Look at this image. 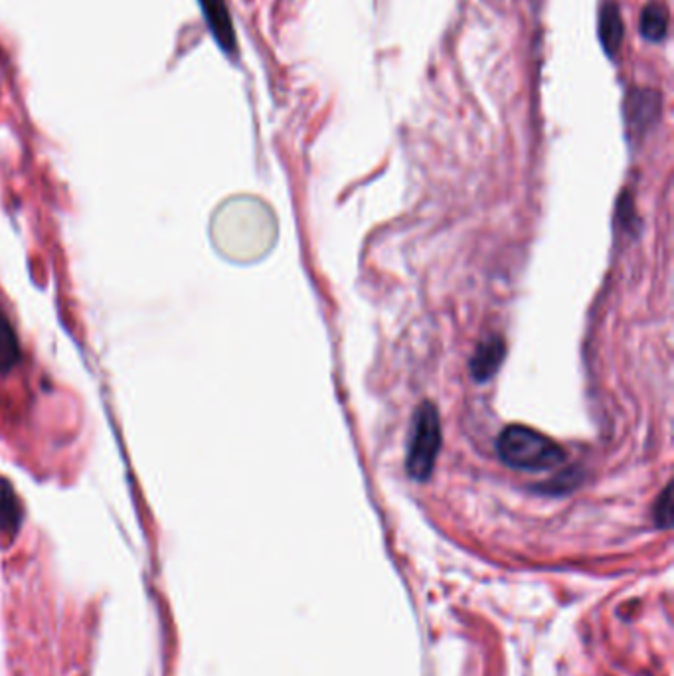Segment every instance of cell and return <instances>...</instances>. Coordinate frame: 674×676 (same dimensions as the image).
I'll return each instance as SVG.
<instances>
[{"label": "cell", "instance_id": "6da1fadb", "mask_svg": "<svg viewBox=\"0 0 674 676\" xmlns=\"http://www.w3.org/2000/svg\"><path fill=\"white\" fill-rule=\"evenodd\" d=\"M503 463L520 471H548L566 459V451L552 437L528 425H508L497 439Z\"/></svg>", "mask_w": 674, "mask_h": 676}, {"label": "cell", "instance_id": "7a4b0ae2", "mask_svg": "<svg viewBox=\"0 0 674 676\" xmlns=\"http://www.w3.org/2000/svg\"><path fill=\"white\" fill-rule=\"evenodd\" d=\"M439 449H441L439 414L431 402H423L414 416L406 459L408 473L416 481H425L433 473Z\"/></svg>", "mask_w": 674, "mask_h": 676}, {"label": "cell", "instance_id": "3957f363", "mask_svg": "<svg viewBox=\"0 0 674 676\" xmlns=\"http://www.w3.org/2000/svg\"><path fill=\"white\" fill-rule=\"evenodd\" d=\"M505 340L501 337H487L477 346L471 358V374L475 380H491L505 360Z\"/></svg>", "mask_w": 674, "mask_h": 676}, {"label": "cell", "instance_id": "277c9868", "mask_svg": "<svg viewBox=\"0 0 674 676\" xmlns=\"http://www.w3.org/2000/svg\"><path fill=\"white\" fill-rule=\"evenodd\" d=\"M200 6L204 10L206 22L210 26V32L226 52L236 50V36H234V26L226 8L224 0H200Z\"/></svg>", "mask_w": 674, "mask_h": 676}, {"label": "cell", "instance_id": "5b68a950", "mask_svg": "<svg viewBox=\"0 0 674 676\" xmlns=\"http://www.w3.org/2000/svg\"><path fill=\"white\" fill-rule=\"evenodd\" d=\"M661 113V93L643 89V91H633L627 101V115H629V125L645 129L651 125L657 115Z\"/></svg>", "mask_w": 674, "mask_h": 676}, {"label": "cell", "instance_id": "8992f818", "mask_svg": "<svg viewBox=\"0 0 674 676\" xmlns=\"http://www.w3.org/2000/svg\"><path fill=\"white\" fill-rule=\"evenodd\" d=\"M623 20L615 2H607L599 12V40L607 56H615L623 44Z\"/></svg>", "mask_w": 674, "mask_h": 676}, {"label": "cell", "instance_id": "52a82bcc", "mask_svg": "<svg viewBox=\"0 0 674 676\" xmlns=\"http://www.w3.org/2000/svg\"><path fill=\"white\" fill-rule=\"evenodd\" d=\"M641 36L653 44H659L667 38L669 32V8L663 2H651L643 8L639 20Z\"/></svg>", "mask_w": 674, "mask_h": 676}, {"label": "cell", "instance_id": "ba28073f", "mask_svg": "<svg viewBox=\"0 0 674 676\" xmlns=\"http://www.w3.org/2000/svg\"><path fill=\"white\" fill-rule=\"evenodd\" d=\"M22 522L20 501L6 479H0V536L12 538Z\"/></svg>", "mask_w": 674, "mask_h": 676}, {"label": "cell", "instance_id": "9c48e42d", "mask_svg": "<svg viewBox=\"0 0 674 676\" xmlns=\"http://www.w3.org/2000/svg\"><path fill=\"white\" fill-rule=\"evenodd\" d=\"M20 360V344L18 337L8 323V319L0 313V374H8Z\"/></svg>", "mask_w": 674, "mask_h": 676}]
</instances>
